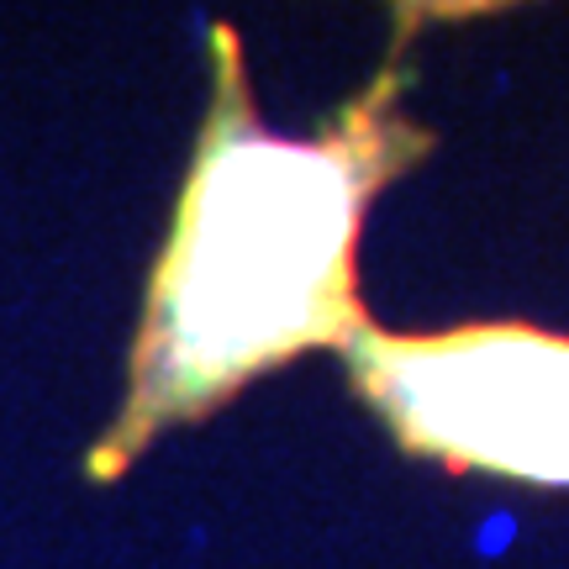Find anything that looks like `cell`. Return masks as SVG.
I'll return each mask as SVG.
<instances>
[{"instance_id": "cell-1", "label": "cell", "mask_w": 569, "mask_h": 569, "mask_svg": "<svg viewBox=\"0 0 569 569\" xmlns=\"http://www.w3.org/2000/svg\"><path fill=\"white\" fill-rule=\"evenodd\" d=\"M217 101L163 243L122 422L90 475L127 469L159 427L222 407L253 375L306 348H343L359 327L353 248L375 190L422 153L427 132L390 111L386 74L322 138H269L248 111L232 32L217 27Z\"/></svg>"}, {"instance_id": "cell-2", "label": "cell", "mask_w": 569, "mask_h": 569, "mask_svg": "<svg viewBox=\"0 0 569 569\" xmlns=\"http://www.w3.org/2000/svg\"><path fill=\"white\" fill-rule=\"evenodd\" d=\"M348 375L401 448L448 469L569 486V338L532 322H465L396 338L359 327Z\"/></svg>"}]
</instances>
